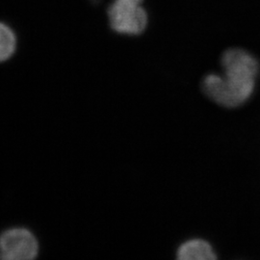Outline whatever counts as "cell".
Returning <instances> with one entry per match:
<instances>
[{
    "instance_id": "5",
    "label": "cell",
    "mask_w": 260,
    "mask_h": 260,
    "mask_svg": "<svg viewBox=\"0 0 260 260\" xmlns=\"http://www.w3.org/2000/svg\"><path fill=\"white\" fill-rule=\"evenodd\" d=\"M19 46L16 31L8 23L0 20V64L9 62L15 56Z\"/></svg>"
},
{
    "instance_id": "4",
    "label": "cell",
    "mask_w": 260,
    "mask_h": 260,
    "mask_svg": "<svg viewBox=\"0 0 260 260\" xmlns=\"http://www.w3.org/2000/svg\"><path fill=\"white\" fill-rule=\"evenodd\" d=\"M179 260H215L217 255L212 246L204 239H191L181 244L177 251Z\"/></svg>"
},
{
    "instance_id": "2",
    "label": "cell",
    "mask_w": 260,
    "mask_h": 260,
    "mask_svg": "<svg viewBox=\"0 0 260 260\" xmlns=\"http://www.w3.org/2000/svg\"><path fill=\"white\" fill-rule=\"evenodd\" d=\"M145 0H112L107 18L112 30L120 35L138 36L149 25Z\"/></svg>"
},
{
    "instance_id": "1",
    "label": "cell",
    "mask_w": 260,
    "mask_h": 260,
    "mask_svg": "<svg viewBox=\"0 0 260 260\" xmlns=\"http://www.w3.org/2000/svg\"><path fill=\"white\" fill-rule=\"evenodd\" d=\"M223 75L209 74L203 83L207 98L220 106L235 108L246 103L253 93L259 73L257 59L238 47L225 50L221 57Z\"/></svg>"
},
{
    "instance_id": "3",
    "label": "cell",
    "mask_w": 260,
    "mask_h": 260,
    "mask_svg": "<svg viewBox=\"0 0 260 260\" xmlns=\"http://www.w3.org/2000/svg\"><path fill=\"white\" fill-rule=\"evenodd\" d=\"M38 252L37 239L29 230L15 228L0 234V259H34Z\"/></svg>"
}]
</instances>
